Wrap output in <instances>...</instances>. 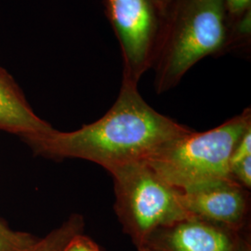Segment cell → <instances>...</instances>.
I'll return each instance as SVG.
<instances>
[{
    "label": "cell",
    "instance_id": "obj_1",
    "mask_svg": "<svg viewBox=\"0 0 251 251\" xmlns=\"http://www.w3.org/2000/svg\"><path fill=\"white\" fill-rule=\"evenodd\" d=\"M192 130L151 107L138 86L122 82L115 103L97 121L70 132L53 128L25 143L42 157L83 159L111 172L145 161L165 144Z\"/></svg>",
    "mask_w": 251,
    "mask_h": 251
},
{
    "label": "cell",
    "instance_id": "obj_2",
    "mask_svg": "<svg viewBox=\"0 0 251 251\" xmlns=\"http://www.w3.org/2000/svg\"><path fill=\"white\" fill-rule=\"evenodd\" d=\"M231 45L225 0H171L152 64L156 93L174 88L199 61Z\"/></svg>",
    "mask_w": 251,
    "mask_h": 251
},
{
    "label": "cell",
    "instance_id": "obj_3",
    "mask_svg": "<svg viewBox=\"0 0 251 251\" xmlns=\"http://www.w3.org/2000/svg\"><path fill=\"white\" fill-rule=\"evenodd\" d=\"M251 127V108L204 132L192 130L165 144L145 162L172 186L184 190L230 178L233 150Z\"/></svg>",
    "mask_w": 251,
    "mask_h": 251
},
{
    "label": "cell",
    "instance_id": "obj_4",
    "mask_svg": "<svg viewBox=\"0 0 251 251\" xmlns=\"http://www.w3.org/2000/svg\"><path fill=\"white\" fill-rule=\"evenodd\" d=\"M115 211L123 232L138 248L155 229L191 217L180 200V190L161 178L145 161L111 171Z\"/></svg>",
    "mask_w": 251,
    "mask_h": 251
},
{
    "label": "cell",
    "instance_id": "obj_5",
    "mask_svg": "<svg viewBox=\"0 0 251 251\" xmlns=\"http://www.w3.org/2000/svg\"><path fill=\"white\" fill-rule=\"evenodd\" d=\"M123 58L122 82L138 86L152 68L166 9L159 0H104Z\"/></svg>",
    "mask_w": 251,
    "mask_h": 251
},
{
    "label": "cell",
    "instance_id": "obj_6",
    "mask_svg": "<svg viewBox=\"0 0 251 251\" xmlns=\"http://www.w3.org/2000/svg\"><path fill=\"white\" fill-rule=\"evenodd\" d=\"M180 200L191 217L235 231L251 227V194L231 178L180 190Z\"/></svg>",
    "mask_w": 251,
    "mask_h": 251
},
{
    "label": "cell",
    "instance_id": "obj_7",
    "mask_svg": "<svg viewBox=\"0 0 251 251\" xmlns=\"http://www.w3.org/2000/svg\"><path fill=\"white\" fill-rule=\"evenodd\" d=\"M243 231H235L196 217H188L155 229L144 239L137 250L139 251H237Z\"/></svg>",
    "mask_w": 251,
    "mask_h": 251
},
{
    "label": "cell",
    "instance_id": "obj_8",
    "mask_svg": "<svg viewBox=\"0 0 251 251\" xmlns=\"http://www.w3.org/2000/svg\"><path fill=\"white\" fill-rule=\"evenodd\" d=\"M53 128L36 115L14 77L0 66V130L17 135L25 142Z\"/></svg>",
    "mask_w": 251,
    "mask_h": 251
},
{
    "label": "cell",
    "instance_id": "obj_9",
    "mask_svg": "<svg viewBox=\"0 0 251 251\" xmlns=\"http://www.w3.org/2000/svg\"><path fill=\"white\" fill-rule=\"evenodd\" d=\"M83 217L77 214L70 216L63 225L40 238L28 251H60L68 240L76 233L84 232Z\"/></svg>",
    "mask_w": 251,
    "mask_h": 251
},
{
    "label": "cell",
    "instance_id": "obj_10",
    "mask_svg": "<svg viewBox=\"0 0 251 251\" xmlns=\"http://www.w3.org/2000/svg\"><path fill=\"white\" fill-rule=\"evenodd\" d=\"M37 240L31 233L11 229L0 219V251H28Z\"/></svg>",
    "mask_w": 251,
    "mask_h": 251
},
{
    "label": "cell",
    "instance_id": "obj_11",
    "mask_svg": "<svg viewBox=\"0 0 251 251\" xmlns=\"http://www.w3.org/2000/svg\"><path fill=\"white\" fill-rule=\"evenodd\" d=\"M231 29L234 24L251 13V0H225Z\"/></svg>",
    "mask_w": 251,
    "mask_h": 251
},
{
    "label": "cell",
    "instance_id": "obj_12",
    "mask_svg": "<svg viewBox=\"0 0 251 251\" xmlns=\"http://www.w3.org/2000/svg\"><path fill=\"white\" fill-rule=\"evenodd\" d=\"M60 251H100L99 246L84 232L76 233L71 237Z\"/></svg>",
    "mask_w": 251,
    "mask_h": 251
},
{
    "label": "cell",
    "instance_id": "obj_13",
    "mask_svg": "<svg viewBox=\"0 0 251 251\" xmlns=\"http://www.w3.org/2000/svg\"><path fill=\"white\" fill-rule=\"evenodd\" d=\"M237 251H251V228L243 231Z\"/></svg>",
    "mask_w": 251,
    "mask_h": 251
},
{
    "label": "cell",
    "instance_id": "obj_14",
    "mask_svg": "<svg viewBox=\"0 0 251 251\" xmlns=\"http://www.w3.org/2000/svg\"><path fill=\"white\" fill-rule=\"evenodd\" d=\"M171 0H159V2L161 3L162 5L164 6V8L166 9L167 8V6L170 4V2H171Z\"/></svg>",
    "mask_w": 251,
    "mask_h": 251
}]
</instances>
